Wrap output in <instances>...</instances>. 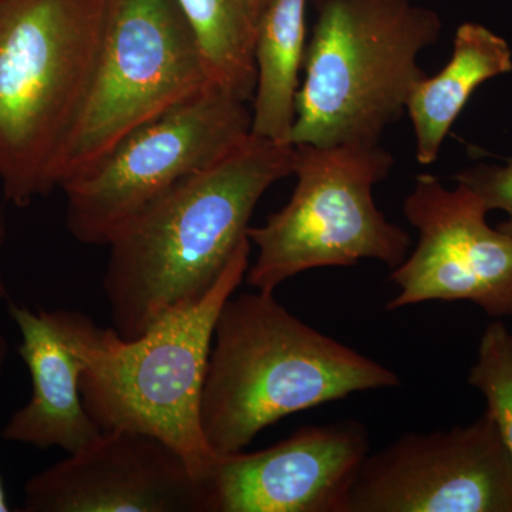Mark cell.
Here are the masks:
<instances>
[{
	"instance_id": "obj_9",
	"label": "cell",
	"mask_w": 512,
	"mask_h": 512,
	"mask_svg": "<svg viewBox=\"0 0 512 512\" xmlns=\"http://www.w3.org/2000/svg\"><path fill=\"white\" fill-rule=\"evenodd\" d=\"M343 512H512V460L493 417L367 454Z\"/></svg>"
},
{
	"instance_id": "obj_17",
	"label": "cell",
	"mask_w": 512,
	"mask_h": 512,
	"mask_svg": "<svg viewBox=\"0 0 512 512\" xmlns=\"http://www.w3.org/2000/svg\"><path fill=\"white\" fill-rule=\"evenodd\" d=\"M467 382L483 394L512 460V333L501 319L485 328Z\"/></svg>"
},
{
	"instance_id": "obj_6",
	"label": "cell",
	"mask_w": 512,
	"mask_h": 512,
	"mask_svg": "<svg viewBox=\"0 0 512 512\" xmlns=\"http://www.w3.org/2000/svg\"><path fill=\"white\" fill-rule=\"evenodd\" d=\"M393 165L380 143L295 146L291 198L264 225L248 228L258 252L245 275L247 284L274 293L312 269L348 268L362 259L390 269L402 264L412 239L373 200V188Z\"/></svg>"
},
{
	"instance_id": "obj_18",
	"label": "cell",
	"mask_w": 512,
	"mask_h": 512,
	"mask_svg": "<svg viewBox=\"0 0 512 512\" xmlns=\"http://www.w3.org/2000/svg\"><path fill=\"white\" fill-rule=\"evenodd\" d=\"M453 180L473 191L488 212L504 211L507 220L497 229L512 237V158L504 165H474L454 175Z\"/></svg>"
},
{
	"instance_id": "obj_11",
	"label": "cell",
	"mask_w": 512,
	"mask_h": 512,
	"mask_svg": "<svg viewBox=\"0 0 512 512\" xmlns=\"http://www.w3.org/2000/svg\"><path fill=\"white\" fill-rule=\"evenodd\" d=\"M370 453L357 420L309 424L255 453L215 456L202 477L205 512H343Z\"/></svg>"
},
{
	"instance_id": "obj_15",
	"label": "cell",
	"mask_w": 512,
	"mask_h": 512,
	"mask_svg": "<svg viewBox=\"0 0 512 512\" xmlns=\"http://www.w3.org/2000/svg\"><path fill=\"white\" fill-rule=\"evenodd\" d=\"M309 0H271L255 36L256 83L251 101L252 136L291 144L305 59Z\"/></svg>"
},
{
	"instance_id": "obj_8",
	"label": "cell",
	"mask_w": 512,
	"mask_h": 512,
	"mask_svg": "<svg viewBox=\"0 0 512 512\" xmlns=\"http://www.w3.org/2000/svg\"><path fill=\"white\" fill-rule=\"evenodd\" d=\"M248 104L211 83L131 131L90 170L63 185L70 235L83 245L107 247L148 204L251 137Z\"/></svg>"
},
{
	"instance_id": "obj_5",
	"label": "cell",
	"mask_w": 512,
	"mask_h": 512,
	"mask_svg": "<svg viewBox=\"0 0 512 512\" xmlns=\"http://www.w3.org/2000/svg\"><path fill=\"white\" fill-rule=\"evenodd\" d=\"M107 0H0V185L28 207L57 190V160L96 67Z\"/></svg>"
},
{
	"instance_id": "obj_13",
	"label": "cell",
	"mask_w": 512,
	"mask_h": 512,
	"mask_svg": "<svg viewBox=\"0 0 512 512\" xmlns=\"http://www.w3.org/2000/svg\"><path fill=\"white\" fill-rule=\"evenodd\" d=\"M10 318L20 333L18 353L32 380L29 402L12 414L3 440L67 454L86 446L101 433L83 403V362L53 311L9 301Z\"/></svg>"
},
{
	"instance_id": "obj_21",
	"label": "cell",
	"mask_w": 512,
	"mask_h": 512,
	"mask_svg": "<svg viewBox=\"0 0 512 512\" xmlns=\"http://www.w3.org/2000/svg\"><path fill=\"white\" fill-rule=\"evenodd\" d=\"M269 2H271V0H252V8H254L256 23L259 22V18H261L262 12H264L266 6L269 5Z\"/></svg>"
},
{
	"instance_id": "obj_16",
	"label": "cell",
	"mask_w": 512,
	"mask_h": 512,
	"mask_svg": "<svg viewBox=\"0 0 512 512\" xmlns=\"http://www.w3.org/2000/svg\"><path fill=\"white\" fill-rule=\"evenodd\" d=\"M200 46L210 82L251 103L256 83L252 0H177Z\"/></svg>"
},
{
	"instance_id": "obj_2",
	"label": "cell",
	"mask_w": 512,
	"mask_h": 512,
	"mask_svg": "<svg viewBox=\"0 0 512 512\" xmlns=\"http://www.w3.org/2000/svg\"><path fill=\"white\" fill-rule=\"evenodd\" d=\"M399 384L389 367L302 322L274 293H234L215 323L202 434L217 456L239 453L285 417Z\"/></svg>"
},
{
	"instance_id": "obj_4",
	"label": "cell",
	"mask_w": 512,
	"mask_h": 512,
	"mask_svg": "<svg viewBox=\"0 0 512 512\" xmlns=\"http://www.w3.org/2000/svg\"><path fill=\"white\" fill-rule=\"evenodd\" d=\"M315 10L296 94L291 144L380 143L427 73L439 13L413 0H309Z\"/></svg>"
},
{
	"instance_id": "obj_10",
	"label": "cell",
	"mask_w": 512,
	"mask_h": 512,
	"mask_svg": "<svg viewBox=\"0 0 512 512\" xmlns=\"http://www.w3.org/2000/svg\"><path fill=\"white\" fill-rule=\"evenodd\" d=\"M419 239L392 269L399 293L387 311L424 302H470L494 319L512 316V237L487 224L488 211L464 185L420 174L404 200Z\"/></svg>"
},
{
	"instance_id": "obj_7",
	"label": "cell",
	"mask_w": 512,
	"mask_h": 512,
	"mask_svg": "<svg viewBox=\"0 0 512 512\" xmlns=\"http://www.w3.org/2000/svg\"><path fill=\"white\" fill-rule=\"evenodd\" d=\"M208 84L200 46L177 0H107L92 82L57 160L56 188Z\"/></svg>"
},
{
	"instance_id": "obj_20",
	"label": "cell",
	"mask_w": 512,
	"mask_h": 512,
	"mask_svg": "<svg viewBox=\"0 0 512 512\" xmlns=\"http://www.w3.org/2000/svg\"><path fill=\"white\" fill-rule=\"evenodd\" d=\"M6 235H8V225H6L5 215L0 211V248L5 244ZM8 298V285H6L5 278H3L2 272H0V301H5Z\"/></svg>"
},
{
	"instance_id": "obj_14",
	"label": "cell",
	"mask_w": 512,
	"mask_h": 512,
	"mask_svg": "<svg viewBox=\"0 0 512 512\" xmlns=\"http://www.w3.org/2000/svg\"><path fill=\"white\" fill-rule=\"evenodd\" d=\"M508 73L512 50L504 37L480 23L458 26L446 66L420 80L407 100L419 164L436 163L447 134L478 87Z\"/></svg>"
},
{
	"instance_id": "obj_19",
	"label": "cell",
	"mask_w": 512,
	"mask_h": 512,
	"mask_svg": "<svg viewBox=\"0 0 512 512\" xmlns=\"http://www.w3.org/2000/svg\"><path fill=\"white\" fill-rule=\"evenodd\" d=\"M9 355V343L6 336L3 335L2 329H0V376H2L3 370H5L6 360ZM10 505L8 497H6L5 487H3L2 477H0V512H9Z\"/></svg>"
},
{
	"instance_id": "obj_1",
	"label": "cell",
	"mask_w": 512,
	"mask_h": 512,
	"mask_svg": "<svg viewBox=\"0 0 512 512\" xmlns=\"http://www.w3.org/2000/svg\"><path fill=\"white\" fill-rule=\"evenodd\" d=\"M295 146L252 136L181 181L111 238L103 291L111 328L136 339L202 301L239 245L266 191L293 173Z\"/></svg>"
},
{
	"instance_id": "obj_3",
	"label": "cell",
	"mask_w": 512,
	"mask_h": 512,
	"mask_svg": "<svg viewBox=\"0 0 512 512\" xmlns=\"http://www.w3.org/2000/svg\"><path fill=\"white\" fill-rule=\"evenodd\" d=\"M245 239L202 301L175 312L136 339L97 326L82 312L56 309L55 318L83 362L82 397L100 430L157 437L190 461L201 481L217 454L202 434L200 406L215 323L247 275Z\"/></svg>"
},
{
	"instance_id": "obj_12",
	"label": "cell",
	"mask_w": 512,
	"mask_h": 512,
	"mask_svg": "<svg viewBox=\"0 0 512 512\" xmlns=\"http://www.w3.org/2000/svg\"><path fill=\"white\" fill-rule=\"evenodd\" d=\"M25 512H205L188 458L157 437L101 430L25 485Z\"/></svg>"
}]
</instances>
